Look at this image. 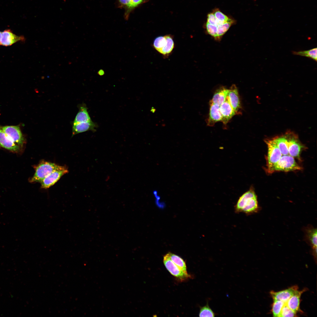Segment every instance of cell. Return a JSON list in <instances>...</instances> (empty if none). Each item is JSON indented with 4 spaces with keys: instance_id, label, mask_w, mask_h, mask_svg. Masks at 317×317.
Returning <instances> with one entry per match:
<instances>
[{
    "instance_id": "cell-1",
    "label": "cell",
    "mask_w": 317,
    "mask_h": 317,
    "mask_svg": "<svg viewBox=\"0 0 317 317\" xmlns=\"http://www.w3.org/2000/svg\"><path fill=\"white\" fill-rule=\"evenodd\" d=\"M234 209L235 213H242L247 215L258 212L260 207L254 188L251 186L239 197Z\"/></svg>"
},
{
    "instance_id": "cell-2",
    "label": "cell",
    "mask_w": 317,
    "mask_h": 317,
    "mask_svg": "<svg viewBox=\"0 0 317 317\" xmlns=\"http://www.w3.org/2000/svg\"><path fill=\"white\" fill-rule=\"evenodd\" d=\"M62 166L54 163L42 161L34 166L35 173L33 176L29 179V181L31 183H41L50 173Z\"/></svg>"
},
{
    "instance_id": "cell-3",
    "label": "cell",
    "mask_w": 317,
    "mask_h": 317,
    "mask_svg": "<svg viewBox=\"0 0 317 317\" xmlns=\"http://www.w3.org/2000/svg\"><path fill=\"white\" fill-rule=\"evenodd\" d=\"M302 169L296 162L294 158L289 155H283L279 160L267 172L272 173L275 171H290Z\"/></svg>"
},
{
    "instance_id": "cell-4",
    "label": "cell",
    "mask_w": 317,
    "mask_h": 317,
    "mask_svg": "<svg viewBox=\"0 0 317 317\" xmlns=\"http://www.w3.org/2000/svg\"><path fill=\"white\" fill-rule=\"evenodd\" d=\"M268 147L267 170L268 172L280 159L282 154L273 139L265 141Z\"/></svg>"
},
{
    "instance_id": "cell-5",
    "label": "cell",
    "mask_w": 317,
    "mask_h": 317,
    "mask_svg": "<svg viewBox=\"0 0 317 317\" xmlns=\"http://www.w3.org/2000/svg\"><path fill=\"white\" fill-rule=\"evenodd\" d=\"M163 262L167 270L173 276L181 280H185L190 277L177 266L171 259L169 253L163 257Z\"/></svg>"
},
{
    "instance_id": "cell-6",
    "label": "cell",
    "mask_w": 317,
    "mask_h": 317,
    "mask_svg": "<svg viewBox=\"0 0 317 317\" xmlns=\"http://www.w3.org/2000/svg\"><path fill=\"white\" fill-rule=\"evenodd\" d=\"M286 135L288 141L289 155L294 158L300 159V153L304 148L303 146L294 134L289 133Z\"/></svg>"
},
{
    "instance_id": "cell-7",
    "label": "cell",
    "mask_w": 317,
    "mask_h": 317,
    "mask_svg": "<svg viewBox=\"0 0 317 317\" xmlns=\"http://www.w3.org/2000/svg\"><path fill=\"white\" fill-rule=\"evenodd\" d=\"M68 172L66 167L62 166L50 173L41 182V187L47 189L54 185L63 175Z\"/></svg>"
},
{
    "instance_id": "cell-8",
    "label": "cell",
    "mask_w": 317,
    "mask_h": 317,
    "mask_svg": "<svg viewBox=\"0 0 317 317\" xmlns=\"http://www.w3.org/2000/svg\"><path fill=\"white\" fill-rule=\"evenodd\" d=\"M3 131L9 139L21 148L23 146L24 139L19 127L16 126H7L2 127Z\"/></svg>"
},
{
    "instance_id": "cell-9",
    "label": "cell",
    "mask_w": 317,
    "mask_h": 317,
    "mask_svg": "<svg viewBox=\"0 0 317 317\" xmlns=\"http://www.w3.org/2000/svg\"><path fill=\"white\" fill-rule=\"evenodd\" d=\"M227 99L237 114L241 109L240 96L237 87L233 85L229 89Z\"/></svg>"
},
{
    "instance_id": "cell-10",
    "label": "cell",
    "mask_w": 317,
    "mask_h": 317,
    "mask_svg": "<svg viewBox=\"0 0 317 317\" xmlns=\"http://www.w3.org/2000/svg\"><path fill=\"white\" fill-rule=\"evenodd\" d=\"M25 40L23 36H17L10 30L7 29L2 32L1 45L5 46H9L18 41L24 42Z\"/></svg>"
},
{
    "instance_id": "cell-11",
    "label": "cell",
    "mask_w": 317,
    "mask_h": 317,
    "mask_svg": "<svg viewBox=\"0 0 317 317\" xmlns=\"http://www.w3.org/2000/svg\"><path fill=\"white\" fill-rule=\"evenodd\" d=\"M210 105L209 113L207 124L208 126L212 127L216 122H221L222 117L220 111V106L213 103L210 101Z\"/></svg>"
},
{
    "instance_id": "cell-12",
    "label": "cell",
    "mask_w": 317,
    "mask_h": 317,
    "mask_svg": "<svg viewBox=\"0 0 317 317\" xmlns=\"http://www.w3.org/2000/svg\"><path fill=\"white\" fill-rule=\"evenodd\" d=\"M298 287L296 286L291 287L278 292L272 291L270 294L274 301L279 300L286 302L298 290Z\"/></svg>"
},
{
    "instance_id": "cell-13",
    "label": "cell",
    "mask_w": 317,
    "mask_h": 317,
    "mask_svg": "<svg viewBox=\"0 0 317 317\" xmlns=\"http://www.w3.org/2000/svg\"><path fill=\"white\" fill-rule=\"evenodd\" d=\"M0 146L12 152L17 153L21 148L19 146L11 140L0 126Z\"/></svg>"
},
{
    "instance_id": "cell-14",
    "label": "cell",
    "mask_w": 317,
    "mask_h": 317,
    "mask_svg": "<svg viewBox=\"0 0 317 317\" xmlns=\"http://www.w3.org/2000/svg\"><path fill=\"white\" fill-rule=\"evenodd\" d=\"M220 109L222 117L221 122L225 125L234 116L237 114L227 98L225 101L220 106Z\"/></svg>"
},
{
    "instance_id": "cell-15",
    "label": "cell",
    "mask_w": 317,
    "mask_h": 317,
    "mask_svg": "<svg viewBox=\"0 0 317 317\" xmlns=\"http://www.w3.org/2000/svg\"><path fill=\"white\" fill-rule=\"evenodd\" d=\"M72 124V136L88 131L95 132L96 131L95 129L98 127L97 124L92 121L73 124Z\"/></svg>"
},
{
    "instance_id": "cell-16",
    "label": "cell",
    "mask_w": 317,
    "mask_h": 317,
    "mask_svg": "<svg viewBox=\"0 0 317 317\" xmlns=\"http://www.w3.org/2000/svg\"><path fill=\"white\" fill-rule=\"evenodd\" d=\"M305 237L308 243L311 247L313 254L316 255L317 253V229L312 226L309 225L305 228Z\"/></svg>"
},
{
    "instance_id": "cell-17",
    "label": "cell",
    "mask_w": 317,
    "mask_h": 317,
    "mask_svg": "<svg viewBox=\"0 0 317 317\" xmlns=\"http://www.w3.org/2000/svg\"><path fill=\"white\" fill-rule=\"evenodd\" d=\"M79 111L76 114L73 124L92 121L87 111V108L84 103L78 106Z\"/></svg>"
},
{
    "instance_id": "cell-18",
    "label": "cell",
    "mask_w": 317,
    "mask_h": 317,
    "mask_svg": "<svg viewBox=\"0 0 317 317\" xmlns=\"http://www.w3.org/2000/svg\"><path fill=\"white\" fill-rule=\"evenodd\" d=\"M304 290H297L286 302V305L296 313L300 310V298Z\"/></svg>"
},
{
    "instance_id": "cell-19",
    "label": "cell",
    "mask_w": 317,
    "mask_h": 317,
    "mask_svg": "<svg viewBox=\"0 0 317 317\" xmlns=\"http://www.w3.org/2000/svg\"><path fill=\"white\" fill-rule=\"evenodd\" d=\"M228 91L229 89L225 87H220L215 92L210 101L220 106L226 100Z\"/></svg>"
},
{
    "instance_id": "cell-20",
    "label": "cell",
    "mask_w": 317,
    "mask_h": 317,
    "mask_svg": "<svg viewBox=\"0 0 317 317\" xmlns=\"http://www.w3.org/2000/svg\"><path fill=\"white\" fill-rule=\"evenodd\" d=\"M275 143L283 155H289L288 141L286 135L276 137L272 139Z\"/></svg>"
},
{
    "instance_id": "cell-21",
    "label": "cell",
    "mask_w": 317,
    "mask_h": 317,
    "mask_svg": "<svg viewBox=\"0 0 317 317\" xmlns=\"http://www.w3.org/2000/svg\"><path fill=\"white\" fill-rule=\"evenodd\" d=\"M165 36L166 43L160 53L164 55H167L169 54L172 51L174 47V43L171 35H166Z\"/></svg>"
},
{
    "instance_id": "cell-22",
    "label": "cell",
    "mask_w": 317,
    "mask_h": 317,
    "mask_svg": "<svg viewBox=\"0 0 317 317\" xmlns=\"http://www.w3.org/2000/svg\"><path fill=\"white\" fill-rule=\"evenodd\" d=\"M317 48H316L307 50L294 51L292 53L294 55L310 58L316 62L317 59Z\"/></svg>"
},
{
    "instance_id": "cell-23",
    "label": "cell",
    "mask_w": 317,
    "mask_h": 317,
    "mask_svg": "<svg viewBox=\"0 0 317 317\" xmlns=\"http://www.w3.org/2000/svg\"><path fill=\"white\" fill-rule=\"evenodd\" d=\"M148 0H131L130 4L128 7L125 10L124 17L127 20L129 15L132 11L135 8L141 4L146 2Z\"/></svg>"
},
{
    "instance_id": "cell-24",
    "label": "cell",
    "mask_w": 317,
    "mask_h": 317,
    "mask_svg": "<svg viewBox=\"0 0 317 317\" xmlns=\"http://www.w3.org/2000/svg\"><path fill=\"white\" fill-rule=\"evenodd\" d=\"M169 254L171 260L183 272L188 273L186 264L183 259L176 255L170 252Z\"/></svg>"
},
{
    "instance_id": "cell-25",
    "label": "cell",
    "mask_w": 317,
    "mask_h": 317,
    "mask_svg": "<svg viewBox=\"0 0 317 317\" xmlns=\"http://www.w3.org/2000/svg\"><path fill=\"white\" fill-rule=\"evenodd\" d=\"M212 13L217 21L218 26L230 21L232 19L223 14L218 9H214Z\"/></svg>"
},
{
    "instance_id": "cell-26",
    "label": "cell",
    "mask_w": 317,
    "mask_h": 317,
    "mask_svg": "<svg viewBox=\"0 0 317 317\" xmlns=\"http://www.w3.org/2000/svg\"><path fill=\"white\" fill-rule=\"evenodd\" d=\"M235 23V21L232 19L230 21L217 26V39L220 38Z\"/></svg>"
},
{
    "instance_id": "cell-27",
    "label": "cell",
    "mask_w": 317,
    "mask_h": 317,
    "mask_svg": "<svg viewBox=\"0 0 317 317\" xmlns=\"http://www.w3.org/2000/svg\"><path fill=\"white\" fill-rule=\"evenodd\" d=\"M285 303L279 300L274 301L272 307V312L274 317H280L281 310Z\"/></svg>"
},
{
    "instance_id": "cell-28",
    "label": "cell",
    "mask_w": 317,
    "mask_h": 317,
    "mask_svg": "<svg viewBox=\"0 0 317 317\" xmlns=\"http://www.w3.org/2000/svg\"><path fill=\"white\" fill-rule=\"evenodd\" d=\"M166 43L165 36H159L156 38L154 40L153 46L157 51L160 53L165 46Z\"/></svg>"
},
{
    "instance_id": "cell-29",
    "label": "cell",
    "mask_w": 317,
    "mask_h": 317,
    "mask_svg": "<svg viewBox=\"0 0 317 317\" xmlns=\"http://www.w3.org/2000/svg\"><path fill=\"white\" fill-rule=\"evenodd\" d=\"M215 313L209 307L208 301L206 304L200 307L199 316L200 317H214Z\"/></svg>"
},
{
    "instance_id": "cell-30",
    "label": "cell",
    "mask_w": 317,
    "mask_h": 317,
    "mask_svg": "<svg viewBox=\"0 0 317 317\" xmlns=\"http://www.w3.org/2000/svg\"><path fill=\"white\" fill-rule=\"evenodd\" d=\"M296 313L289 308L285 304L284 306L281 311L280 317H295Z\"/></svg>"
},
{
    "instance_id": "cell-31",
    "label": "cell",
    "mask_w": 317,
    "mask_h": 317,
    "mask_svg": "<svg viewBox=\"0 0 317 317\" xmlns=\"http://www.w3.org/2000/svg\"><path fill=\"white\" fill-rule=\"evenodd\" d=\"M205 26L207 31L208 33L214 38L217 39V26L207 22H206V23Z\"/></svg>"
},
{
    "instance_id": "cell-32",
    "label": "cell",
    "mask_w": 317,
    "mask_h": 317,
    "mask_svg": "<svg viewBox=\"0 0 317 317\" xmlns=\"http://www.w3.org/2000/svg\"><path fill=\"white\" fill-rule=\"evenodd\" d=\"M207 22L217 26L218 25L217 21L212 12L208 14Z\"/></svg>"
},
{
    "instance_id": "cell-33",
    "label": "cell",
    "mask_w": 317,
    "mask_h": 317,
    "mask_svg": "<svg viewBox=\"0 0 317 317\" xmlns=\"http://www.w3.org/2000/svg\"><path fill=\"white\" fill-rule=\"evenodd\" d=\"M119 8H124L126 10L129 6L131 0H117Z\"/></svg>"
},
{
    "instance_id": "cell-34",
    "label": "cell",
    "mask_w": 317,
    "mask_h": 317,
    "mask_svg": "<svg viewBox=\"0 0 317 317\" xmlns=\"http://www.w3.org/2000/svg\"><path fill=\"white\" fill-rule=\"evenodd\" d=\"M98 73L99 75H101L104 74V72L103 70H100L98 71Z\"/></svg>"
},
{
    "instance_id": "cell-35",
    "label": "cell",
    "mask_w": 317,
    "mask_h": 317,
    "mask_svg": "<svg viewBox=\"0 0 317 317\" xmlns=\"http://www.w3.org/2000/svg\"><path fill=\"white\" fill-rule=\"evenodd\" d=\"M2 37V32L0 31V45H1V40Z\"/></svg>"
}]
</instances>
